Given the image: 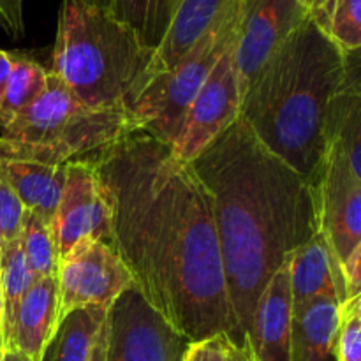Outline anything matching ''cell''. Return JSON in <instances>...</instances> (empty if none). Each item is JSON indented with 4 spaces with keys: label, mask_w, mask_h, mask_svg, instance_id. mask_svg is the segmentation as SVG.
Returning <instances> with one entry per match:
<instances>
[{
    "label": "cell",
    "mask_w": 361,
    "mask_h": 361,
    "mask_svg": "<svg viewBox=\"0 0 361 361\" xmlns=\"http://www.w3.org/2000/svg\"><path fill=\"white\" fill-rule=\"evenodd\" d=\"M2 326H4V296H2V286H0V345L4 348Z\"/></svg>",
    "instance_id": "39"
},
{
    "label": "cell",
    "mask_w": 361,
    "mask_h": 361,
    "mask_svg": "<svg viewBox=\"0 0 361 361\" xmlns=\"http://www.w3.org/2000/svg\"><path fill=\"white\" fill-rule=\"evenodd\" d=\"M2 353H4V348H2V345H0V360H2Z\"/></svg>",
    "instance_id": "40"
},
{
    "label": "cell",
    "mask_w": 361,
    "mask_h": 361,
    "mask_svg": "<svg viewBox=\"0 0 361 361\" xmlns=\"http://www.w3.org/2000/svg\"><path fill=\"white\" fill-rule=\"evenodd\" d=\"M60 259L85 238L111 242V212L88 159L67 162L66 183L53 221Z\"/></svg>",
    "instance_id": "12"
},
{
    "label": "cell",
    "mask_w": 361,
    "mask_h": 361,
    "mask_svg": "<svg viewBox=\"0 0 361 361\" xmlns=\"http://www.w3.org/2000/svg\"><path fill=\"white\" fill-rule=\"evenodd\" d=\"M155 49L109 11L62 0L49 73L94 109H127L152 78Z\"/></svg>",
    "instance_id": "4"
},
{
    "label": "cell",
    "mask_w": 361,
    "mask_h": 361,
    "mask_svg": "<svg viewBox=\"0 0 361 361\" xmlns=\"http://www.w3.org/2000/svg\"><path fill=\"white\" fill-rule=\"evenodd\" d=\"M106 316V309H80L71 312L60 323L42 361H87Z\"/></svg>",
    "instance_id": "20"
},
{
    "label": "cell",
    "mask_w": 361,
    "mask_h": 361,
    "mask_svg": "<svg viewBox=\"0 0 361 361\" xmlns=\"http://www.w3.org/2000/svg\"><path fill=\"white\" fill-rule=\"evenodd\" d=\"M59 279H37L21 300L6 349H16L32 361H42L59 331Z\"/></svg>",
    "instance_id": "14"
},
{
    "label": "cell",
    "mask_w": 361,
    "mask_h": 361,
    "mask_svg": "<svg viewBox=\"0 0 361 361\" xmlns=\"http://www.w3.org/2000/svg\"><path fill=\"white\" fill-rule=\"evenodd\" d=\"M59 319L80 309H106L127 289L134 288L133 274L111 242L85 238L60 259Z\"/></svg>",
    "instance_id": "7"
},
{
    "label": "cell",
    "mask_w": 361,
    "mask_h": 361,
    "mask_svg": "<svg viewBox=\"0 0 361 361\" xmlns=\"http://www.w3.org/2000/svg\"><path fill=\"white\" fill-rule=\"evenodd\" d=\"M342 59H344V78H342L341 92L361 97V46L342 53Z\"/></svg>",
    "instance_id": "29"
},
{
    "label": "cell",
    "mask_w": 361,
    "mask_h": 361,
    "mask_svg": "<svg viewBox=\"0 0 361 361\" xmlns=\"http://www.w3.org/2000/svg\"><path fill=\"white\" fill-rule=\"evenodd\" d=\"M342 312L353 314V316H356L361 321V293L358 296H355V298L348 300V302L342 305Z\"/></svg>",
    "instance_id": "35"
},
{
    "label": "cell",
    "mask_w": 361,
    "mask_h": 361,
    "mask_svg": "<svg viewBox=\"0 0 361 361\" xmlns=\"http://www.w3.org/2000/svg\"><path fill=\"white\" fill-rule=\"evenodd\" d=\"M293 312L323 296H335L345 303L342 268L331 254L324 236L316 235L288 259Z\"/></svg>",
    "instance_id": "15"
},
{
    "label": "cell",
    "mask_w": 361,
    "mask_h": 361,
    "mask_svg": "<svg viewBox=\"0 0 361 361\" xmlns=\"http://www.w3.org/2000/svg\"><path fill=\"white\" fill-rule=\"evenodd\" d=\"M83 2L88 4V6L97 7V9H104V11H109V13H111L113 0H83Z\"/></svg>",
    "instance_id": "37"
},
{
    "label": "cell",
    "mask_w": 361,
    "mask_h": 361,
    "mask_svg": "<svg viewBox=\"0 0 361 361\" xmlns=\"http://www.w3.org/2000/svg\"><path fill=\"white\" fill-rule=\"evenodd\" d=\"M293 295L288 263L257 298L247 348L254 361H291Z\"/></svg>",
    "instance_id": "13"
},
{
    "label": "cell",
    "mask_w": 361,
    "mask_h": 361,
    "mask_svg": "<svg viewBox=\"0 0 361 361\" xmlns=\"http://www.w3.org/2000/svg\"><path fill=\"white\" fill-rule=\"evenodd\" d=\"M238 21L240 0H233L176 66L152 74L129 106L137 130L166 145L175 143L194 97L219 59L235 42Z\"/></svg>",
    "instance_id": "6"
},
{
    "label": "cell",
    "mask_w": 361,
    "mask_h": 361,
    "mask_svg": "<svg viewBox=\"0 0 361 361\" xmlns=\"http://www.w3.org/2000/svg\"><path fill=\"white\" fill-rule=\"evenodd\" d=\"M25 207L13 187L0 175V249L20 238L23 228Z\"/></svg>",
    "instance_id": "26"
},
{
    "label": "cell",
    "mask_w": 361,
    "mask_h": 361,
    "mask_svg": "<svg viewBox=\"0 0 361 361\" xmlns=\"http://www.w3.org/2000/svg\"><path fill=\"white\" fill-rule=\"evenodd\" d=\"M310 18L342 53L361 46V0H324Z\"/></svg>",
    "instance_id": "25"
},
{
    "label": "cell",
    "mask_w": 361,
    "mask_h": 361,
    "mask_svg": "<svg viewBox=\"0 0 361 361\" xmlns=\"http://www.w3.org/2000/svg\"><path fill=\"white\" fill-rule=\"evenodd\" d=\"M228 361H254L252 355H250L249 348H235V345L229 342V351H228Z\"/></svg>",
    "instance_id": "34"
},
{
    "label": "cell",
    "mask_w": 361,
    "mask_h": 361,
    "mask_svg": "<svg viewBox=\"0 0 361 361\" xmlns=\"http://www.w3.org/2000/svg\"><path fill=\"white\" fill-rule=\"evenodd\" d=\"M342 303L323 296L293 312L291 361H338Z\"/></svg>",
    "instance_id": "16"
},
{
    "label": "cell",
    "mask_w": 361,
    "mask_h": 361,
    "mask_svg": "<svg viewBox=\"0 0 361 361\" xmlns=\"http://www.w3.org/2000/svg\"><path fill=\"white\" fill-rule=\"evenodd\" d=\"M307 16L303 0H240L235 62L243 95L264 63Z\"/></svg>",
    "instance_id": "10"
},
{
    "label": "cell",
    "mask_w": 361,
    "mask_h": 361,
    "mask_svg": "<svg viewBox=\"0 0 361 361\" xmlns=\"http://www.w3.org/2000/svg\"><path fill=\"white\" fill-rule=\"evenodd\" d=\"M0 361H32L27 355L16 351V349H4L2 360Z\"/></svg>",
    "instance_id": "36"
},
{
    "label": "cell",
    "mask_w": 361,
    "mask_h": 361,
    "mask_svg": "<svg viewBox=\"0 0 361 361\" xmlns=\"http://www.w3.org/2000/svg\"><path fill=\"white\" fill-rule=\"evenodd\" d=\"M20 242L25 259L35 279L59 277L60 254L51 224L34 212L25 210Z\"/></svg>",
    "instance_id": "24"
},
{
    "label": "cell",
    "mask_w": 361,
    "mask_h": 361,
    "mask_svg": "<svg viewBox=\"0 0 361 361\" xmlns=\"http://www.w3.org/2000/svg\"><path fill=\"white\" fill-rule=\"evenodd\" d=\"M190 166L212 197L235 348L243 349L264 286L321 233L316 187L271 154L242 116Z\"/></svg>",
    "instance_id": "2"
},
{
    "label": "cell",
    "mask_w": 361,
    "mask_h": 361,
    "mask_svg": "<svg viewBox=\"0 0 361 361\" xmlns=\"http://www.w3.org/2000/svg\"><path fill=\"white\" fill-rule=\"evenodd\" d=\"M342 277H344L345 302H348L361 293V242L342 264Z\"/></svg>",
    "instance_id": "31"
},
{
    "label": "cell",
    "mask_w": 361,
    "mask_h": 361,
    "mask_svg": "<svg viewBox=\"0 0 361 361\" xmlns=\"http://www.w3.org/2000/svg\"><path fill=\"white\" fill-rule=\"evenodd\" d=\"M180 0H113L111 14L136 32L145 46L157 51Z\"/></svg>",
    "instance_id": "19"
},
{
    "label": "cell",
    "mask_w": 361,
    "mask_h": 361,
    "mask_svg": "<svg viewBox=\"0 0 361 361\" xmlns=\"http://www.w3.org/2000/svg\"><path fill=\"white\" fill-rule=\"evenodd\" d=\"M0 27L13 37L23 34V0H0Z\"/></svg>",
    "instance_id": "30"
},
{
    "label": "cell",
    "mask_w": 361,
    "mask_h": 361,
    "mask_svg": "<svg viewBox=\"0 0 361 361\" xmlns=\"http://www.w3.org/2000/svg\"><path fill=\"white\" fill-rule=\"evenodd\" d=\"M66 173L67 164L46 166L0 157V175L13 187L25 210L34 212L51 226L62 197Z\"/></svg>",
    "instance_id": "17"
},
{
    "label": "cell",
    "mask_w": 361,
    "mask_h": 361,
    "mask_svg": "<svg viewBox=\"0 0 361 361\" xmlns=\"http://www.w3.org/2000/svg\"><path fill=\"white\" fill-rule=\"evenodd\" d=\"M338 361H361V321L356 316L342 312Z\"/></svg>",
    "instance_id": "27"
},
{
    "label": "cell",
    "mask_w": 361,
    "mask_h": 361,
    "mask_svg": "<svg viewBox=\"0 0 361 361\" xmlns=\"http://www.w3.org/2000/svg\"><path fill=\"white\" fill-rule=\"evenodd\" d=\"M326 141L341 148L361 180V97L338 92L328 108Z\"/></svg>",
    "instance_id": "22"
},
{
    "label": "cell",
    "mask_w": 361,
    "mask_h": 361,
    "mask_svg": "<svg viewBox=\"0 0 361 361\" xmlns=\"http://www.w3.org/2000/svg\"><path fill=\"white\" fill-rule=\"evenodd\" d=\"M228 337L217 335V337L190 344L182 361H228Z\"/></svg>",
    "instance_id": "28"
},
{
    "label": "cell",
    "mask_w": 361,
    "mask_h": 361,
    "mask_svg": "<svg viewBox=\"0 0 361 361\" xmlns=\"http://www.w3.org/2000/svg\"><path fill=\"white\" fill-rule=\"evenodd\" d=\"M35 281L37 279L32 274L30 267L25 259L20 238L4 245L0 249V286H2L4 296V349L13 334L14 319H16L21 300Z\"/></svg>",
    "instance_id": "23"
},
{
    "label": "cell",
    "mask_w": 361,
    "mask_h": 361,
    "mask_svg": "<svg viewBox=\"0 0 361 361\" xmlns=\"http://www.w3.org/2000/svg\"><path fill=\"white\" fill-rule=\"evenodd\" d=\"M87 159L145 300L190 344L226 335L236 345L212 197L192 166L141 130Z\"/></svg>",
    "instance_id": "1"
},
{
    "label": "cell",
    "mask_w": 361,
    "mask_h": 361,
    "mask_svg": "<svg viewBox=\"0 0 361 361\" xmlns=\"http://www.w3.org/2000/svg\"><path fill=\"white\" fill-rule=\"evenodd\" d=\"M11 66H13V53L0 49V97L4 94V88H6L7 78H9Z\"/></svg>",
    "instance_id": "33"
},
{
    "label": "cell",
    "mask_w": 361,
    "mask_h": 361,
    "mask_svg": "<svg viewBox=\"0 0 361 361\" xmlns=\"http://www.w3.org/2000/svg\"><path fill=\"white\" fill-rule=\"evenodd\" d=\"M344 78L342 51L309 16L245 92L240 116L279 159L317 185L326 159V116Z\"/></svg>",
    "instance_id": "3"
},
{
    "label": "cell",
    "mask_w": 361,
    "mask_h": 361,
    "mask_svg": "<svg viewBox=\"0 0 361 361\" xmlns=\"http://www.w3.org/2000/svg\"><path fill=\"white\" fill-rule=\"evenodd\" d=\"M106 355H108V321L104 319L97 335H95L87 361H106Z\"/></svg>",
    "instance_id": "32"
},
{
    "label": "cell",
    "mask_w": 361,
    "mask_h": 361,
    "mask_svg": "<svg viewBox=\"0 0 361 361\" xmlns=\"http://www.w3.org/2000/svg\"><path fill=\"white\" fill-rule=\"evenodd\" d=\"M316 192L321 235L342 268L361 242V180L334 143H328Z\"/></svg>",
    "instance_id": "11"
},
{
    "label": "cell",
    "mask_w": 361,
    "mask_h": 361,
    "mask_svg": "<svg viewBox=\"0 0 361 361\" xmlns=\"http://www.w3.org/2000/svg\"><path fill=\"white\" fill-rule=\"evenodd\" d=\"M106 321V361H182L190 345L136 286L123 291L109 307Z\"/></svg>",
    "instance_id": "8"
},
{
    "label": "cell",
    "mask_w": 361,
    "mask_h": 361,
    "mask_svg": "<svg viewBox=\"0 0 361 361\" xmlns=\"http://www.w3.org/2000/svg\"><path fill=\"white\" fill-rule=\"evenodd\" d=\"M235 42L219 59L187 109L182 129L171 145L180 161L190 164L240 118L243 94L235 62Z\"/></svg>",
    "instance_id": "9"
},
{
    "label": "cell",
    "mask_w": 361,
    "mask_h": 361,
    "mask_svg": "<svg viewBox=\"0 0 361 361\" xmlns=\"http://www.w3.org/2000/svg\"><path fill=\"white\" fill-rule=\"evenodd\" d=\"M137 127L127 109H94L49 73L48 87L0 129V157L60 166L111 147Z\"/></svg>",
    "instance_id": "5"
},
{
    "label": "cell",
    "mask_w": 361,
    "mask_h": 361,
    "mask_svg": "<svg viewBox=\"0 0 361 361\" xmlns=\"http://www.w3.org/2000/svg\"><path fill=\"white\" fill-rule=\"evenodd\" d=\"M49 71L35 60L13 53V66L0 97V129L32 104L48 87Z\"/></svg>",
    "instance_id": "21"
},
{
    "label": "cell",
    "mask_w": 361,
    "mask_h": 361,
    "mask_svg": "<svg viewBox=\"0 0 361 361\" xmlns=\"http://www.w3.org/2000/svg\"><path fill=\"white\" fill-rule=\"evenodd\" d=\"M231 2L233 0H180L171 27L155 51L152 74L164 73L176 66Z\"/></svg>",
    "instance_id": "18"
},
{
    "label": "cell",
    "mask_w": 361,
    "mask_h": 361,
    "mask_svg": "<svg viewBox=\"0 0 361 361\" xmlns=\"http://www.w3.org/2000/svg\"><path fill=\"white\" fill-rule=\"evenodd\" d=\"M324 0H303V6H305V9L309 11V14L316 13L317 9L321 7V4H323Z\"/></svg>",
    "instance_id": "38"
}]
</instances>
